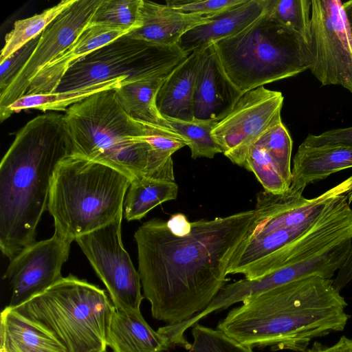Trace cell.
Masks as SVG:
<instances>
[{
    "label": "cell",
    "instance_id": "cell-40",
    "mask_svg": "<svg viewBox=\"0 0 352 352\" xmlns=\"http://www.w3.org/2000/svg\"><path fill=\"white\" fill-rule=\"evenodd\" d=\"M0 352H3L2 351H0Z\"/></svg>",
    "mask_w": 352,
    "mask_h": 352
},
{
    "label": "cell",
    "instance_id": "cell-18",
    "mask_svg": "<svg viewBox=\"0 0 352 352\" xmlns=\"http://www.w3.org/2000/svg\"><path fill=\"white\" fill-rule=\"evenodd\" d=\"M266 0H245L212 16L210 22L192 28L179 40L177 46L190 54L199 48L234 36L258 19L265 11Z\"/></svg>",
    "mask_w": 352,
    "mask_h": 352
},
{
    "label": "cell",
    "instance_id": "cell-23",
    "mask_svg": "<svg viewBox=\"0 0 352 352\" xmlns=\"http://www.w3.org/2000/svg\"><path fill=\"white\" fill-rule=\"evenodd\" d=\"M170 72L142 80H126L115 89L121 107L137 120L173 131L168 121L161 116L156 105L157 92Z\"/></svg>",
    "mask_w": 352,
    "mask_h": 352
},
{
    "label": "cell",
    "instance_id": "cell-25",
    "mask_svg": "<svg viewBox=\"0 0 352 352\" xmlns=\"http://www.w3.org/2000/svg\"><path fill=\"white\" fill-rule=\"evenodd\" d=\"M177 193L175 182L148 177L135 178L124 201V217L129 221L140 220L157 206L175 199Z\"/></svg>",
    "mask_w": 352,
    "mask_h": 352
},
{
    "label": "cell",
    "instance_id": "cell-10",
    "mask_svg": "<svg viewBox=\"0 0 352 352\" xmlns=\"http://www.w3.org/2000/svg\"><path fill=\"white\" fill-rule=\"evenodd\" d=\"M309 47V70L322 85L352 94V36L341 1L311 0Z\"/></svg>",
    "mask_w": 352,
    "mask_h": 352
},
{
    "label": "cell",
    "instance_id": "cell-11",
    "mask_svg": "<svg viewBox=\"0 0 352 352\" xmlns=\"http://www.w3.org/2000/svg\"><path fill=\"white\" fill-rule=\"evenodd\" d=\"M122 213L111 223L75 241L106 287L115 308L140 311L144 297L138 271L122 244Z\"/></svg>",
    "mask_w": 352,
    "mask_h": 352
},
{
    "label": "cell",
    "instance_id": "cell-14",
    "mask_svg": "<svg viewBox=\"0 0 352 352\" xmlns=\"http://www.w3.org/2000/svg\"><path fill=\"white\" fill-rule=\"evenodd\" d=\"M71 243L54 232L51 238L35 241L10 260L3 276L11 289L8 306L15 307L60 280Z\"/></svg>",
    "mask_w": 352,
    "mask_h": 352
},
{
    "label": "cell",
    "instance_id": "cell-19",
    "mask_svg": "<svg viewBox=\"0 0 352 352\" xmlns=\"http://www.w3.org/2000/svg\"><path fill=\"white\" fill-rule=\"evenodd\" d=\"M204 47L191 52L162 84L157 94L156 105L165 119L193 120L195 81Z\"/></svg>",
    "mask_w": 352,
    "mask_h": 352
},
{
    "label": "cell",
    "instance_id": "cell-15",
    "mask_svg": "<svg viewBox=\"0 0 352 352\" xmlns=\"http://www.w3.org/2000/svg\"><path fill=\"white\" fill-rule=\"evenodd\" d=\"M241 96L226 75L213 44L206 46L195 81L193 120L221 121Z\"/></svg>",
    "mask_w": 352,
    "mask_h": 352
},
{
    "label": "cell",
    "instance_id": "cell-20",
    "mask_svg": "<svg viewBox=\"0 0 352 352\" xmlns=\"http://www.w3.org/2000/svg\"><path fill=\"white\" fill-rule=\"evenodd\" d=\"M349 168H352V147L300 144L293 160L289 190L302 195L309 184Z\"/></svg>",
    "mask_w": 352,
    "mask_h": 352
},
{
    "label": "cell",
    "instance_id": "cell-26",
    "mask_svg": "<svg viewBox=\"0 0 352 352\" xmlns=\"http://www.w3.org/2000/svg\"><path fill=\"white\" fill-rule=\"evenodd\" d=\"M74 0H63L32 16L16 21L13 29L5 36L0 63L27 43L40 35L47 26Z\"/></svg>",
    "mask_w": 352,
    "mask_h": 352
},
{
    "label": "cell",
    "instance_id": "cell-30",
    "mask_svg": "<svg viewBox=\"0 0 352 352\" xmlns=\"http://www.w3.org/2000/svg\"><path fill=\"white\" fill-rule=\"evenodd\" d=\"M311 0H266L274 18L301 35L309 44Z\"/></svg>",
    "mask_w": 352,
    "mask_h": 352
},
{
    "label": "cell",
    "instance_id": "cell-4",
    "mask_svg": "<svg viewBox=\"0 0 352 352\" xmlns=\"http://www.w3.org/2000/svg\"><path fill=\"white\" fill-rule=\"evenodd\" d=\"M64 116L72 154L114 168L131 181L148 177L175 182L173 160L156 155L146 140L148 124L123 109L115 89L72 104Z\"/></svg>",
    "mask_w": 352,
    "mask_h": 352
},
{
    "label": "cell",
    "instance_id": "cell-39",
    "mask_svg": "<svg viewBox=\"0 0 352 352\" xmlns=\"http://www.w3.org/2000/svg\"><path fill=\"white\" fill-rule=\"evenodd\" d=\"M343 10L352 36V0L343 3Z\"/></svg>",
    "mask_w": 352,
    "mask_h": 352
},
{
    "label": "cell",
    "instance_id": "cell-12",
    "mask_svg": "<svg viewBox=\"0 0 352 352\" xmlns=\"http://www.w3.org/2000/svg\"><path fill=\"white\" fill-rule=\"evenodd\" d=\"M283 100L280 91L264 86L243 94L212 131L222 153L244 168L251 147L265 131L282 121Z\"/></svg>",
    "mask_w": 352,
    "mask_h": 352
},
{
    "label": "cell",
    "instance_id": "cell-7",
    "mask_svg": "<svg viewBox=\"0 0 352 352\" xmlns=\"http://www.w3.org/2000/svg\"><path fill=\"white\" fill-rule=\"evenodd\" d=\"M232 84L243 94L309 69V44L265 12L239 34L213 44Z\"/></svg>",
    "mask_w": 352,
    "mask_h": 352
},
{
    "label": "cell",
    "instance_id": "cell-29",
    "mask_svg": "<svg viewBox=\"0 0 352 352\" xmlns=\"http://www.w3.org/2000/svg\"><path fill=\"white\" fill-rule=\"evenodd\" d=\"M244 168L255 175L265 191L281 194L289 189L275 162L257 142L251 147Z\"/></svg>",
    "mask_w": 352,
    "mask_h": 352
},
{
    "label": "cell",
    "instance_id": "cell-22",
    "mask_svg": "<svg viewBox=\"0 0 352 352\" xmlns=\"http://www.w3.org/2000/svg\"><path fill=\"white\" fill-rule=\"evenodd\" d=\"M0 321L3 352H67L54 338L9 306L2 310Z\"/></svg>",
    "mask_w": 352,
    "mask_h": 352
},
{
    "label": "cell",
    "instance_id": "cell-5",
    "mask_svg": "<svg viewBox=\"0 0 352 352\" xmlns=\"http://www.w3.org/2000/svg\"><path fill=\"white\" fill-rule=\"evenodd\" d=\"M131 179L120 170L70 154L52 179L47 210L55 233L73 241L113 221L122 213Z\"/></svg>",
    "mask_w": 352,
    "mask_h": 352
},
{
    "label": "cell",
    "instance_id": "cell-13",
    "mask_svg": "<svg viewBox=\"0 0 352 352\" xmlns=\"http://www.w3.org/2000/svg\"><path fill=\"white\" fill-rule=\"evenodd\" d=\"M102 1L74 0L47 26L29 60L8 87L0 93V115L25 96L32 79L74 42L90 24Z\"/></svg>",
    "mask_w": 352,
    "mask_h": 352
},
{
    "label": "cell",
    "instance_id": "cell-17",
    "mask_svg": "<svg viewBox=\"0 0 352 352\" xmlns=\"http://www.w3.org/2000/svg\"><path fill=\"white\" fill-rule=\"evenodd\" d=\"M140 21L141 26L126 36L153 45L173 46L186 32L210 23V18L183 13L166 4L142 0Z\"/></svg>",
    "mask_w": 352,
    "mask_h": 352
},
{
    "label": "cell",
    "instance_id": "cell-24",
    "mask_svg": "<svg viewBox=\"0 0 352 352\" xmlns=\"http://www.w3.org/2000/svg\"><path fill=\"white\" fill-rule=\"evenodd\" d=\"M129 80L127 76L120 77L105 82L75 90L54 92L47 94L24 96L10 104L0 115L1 122L8 119L14 113L27 109H36L41 111H65L72 104L79 102L97 93L116 89Z\"/></svg>",
    "mask_w": 352,
    "mask_h": 352
},
{
    "label": "cell",
    "instance_id": "cell-8",
    "mask_svg": "<svg viewBox=\"0 0 352 352\" xmlns=\"http://www.w3.org/2000/svg\"><path fill=\"white\" fill-rule=\"evenodd\" d=\"M256 204L261 208V214L233 254L228 275L241 274L256 280L267 274L277 255L321 212L315 199H306L289 189L281 194L259 192Z\"/></svg>",
    "mask_w": 352,
    "mask_h": 352
},
{
    "label": "cell",
    "instance_id": "cell-35",
    "mask_svg": "<svg viewBox=\"0 0 352 352\" xmlns=\"http://www.w3.org/2000/svg\"><path fill=\"white\" fill-rule=\"evenodd\" d=\"M301 144L309 147L333 145L352 147V126L327 131L318 135L309 134Z\"/></svg>",
    "mask_w": 352,
    "mask_h": 352
},
{
    "label": "cell",
    "instance_id": "cell-32",
    "mask_svg": "<svg viewBox=\"0 0 352 352\" xmlns=\"http://www.w3.org/2000/svg\"><path fill=\"white\" fill-rule=\"evenodd\" d=\"M192 342L187 352H254L221 330L196 324L192 329Z\"/></svg>",
    "mask_w": 352,
    "mask_h": 352
},
{
    "label": "cell",
    "instance_id": "cell-28",
    "mask_svg": "<svg viewBox=\"0 0 352 352\" xmlns=\"http://www.w3.org/2000/svg\"><path fill=\"white\" fill-rule=\"evenodd\" d=\"M142 0H102L91 20L131 32L141 26L140 8Z\"/></svg>",
    "mask_w": 352,
    "mask_h": 352
},
{
    "label": "cell",
    "instance_id": "cell-31",
    "mask_svg": "<svg viewBox=\"0 0 352 352\" xmlns=\"http://www.w3.org/2000/svg\"><path fill=\"white\" fill-rule=\"evenodd\" d=\"M256 142L266 150L285 181L291 185L292 140L283 122L270 128Z\"/></svg>",
    "mask_w": 352,
    "mask_h": 352
},
{
    "label": "cell",
    "instance_id": "cell-37",
    "mask_svg": "<svg viewBox=\"0 0 352 352\" xmlns=\"http://www.w3.org/2000/svg\"><path fill=\"white\" fill-rule=\"evenodd\" d=\"M352 280V245L349 254L343 265L337 272L336 278L333 279L334 287L340 291Z\"/></svg>",
    "mask_w": 352,
    "mask_h": 352
},
{
    "label": "cell",
    "instance_id": "cell-34",
    "mask_svg": "<svg viewBox=\"0 0 352 352\" xmlns=\"http://www.w3.org/2000/svg\"><path fill=\"white\" fill-rule=\"evenodd\" d=\"M41 34L33 38L0 63V93L13 81L34 52Z\"/></svg>",
    "mask_w": 352,
    "mask_h": 352
},
{
    "label": "cell",
    "instance_id": "cell-3",
    "mask_svg": "<svg viewBox=\"0 0 352 352\" xmlns=\"http://www.w3.org/2000/svg\"><path fill=\"white\" fill-rule=\"evenodd\" d=\"M72 153L63 114L37 116L16 133L0 164V248L10 260L35 242L57 166Z\"/></svg>",
    "mask_w": 352,
    "mask_h": 352
},
{
    "label": "cell",
    "instance_id": "cell-6",
    "mask_svg": "<svg viewBox=\"0 0 352 352\" xmlns=\"http://www.w3.org/2000/svg\"><path fill=\"white\" fill-rule=\"evenodd\" d=\"M67 352H106L115 307L106 292L72 274L11 307Z\"/></svg>",
    "mask_w": 352,
    "mask_h": 352
},
{
    "label": "cell",
    "instance_id": "cell-33",
    "mask_svg": "<svg viewBox=\"0 0 352 352\" xmlns=\"http://www.w3.org/2000/svg\"><path fill=\"white\" fill-rule=\"evenodd\" d=\"M245 0H171L166 4L183 13L198 14L210 18L223 12L235 6L243 3Z\"/></svg>",
    "mask_w": 352,
    "mask_h": 352
},
{
    "label": "cell",
    "instance_id": "cell-1",
    "mask_svg": "<svg viewBox=\"0 0 352 352\" xmlns=\"http://www.w3.org/2000/svg\"><path fill=\"white\" fill-rule=\"evenodd\" d=\"M261 208L191 222L184 235L166 221L144 223L134 237L143 296L154 319L181 323L204 311L230 280V261L258 219Z\"/></svg>",
    "mask_w": 352,
    "mask_h": 352
},
{
    "label": "cell",
    "instance_id": "cell-16",
    "mask_svg": "<svg viewBox=\"0 0 352 352\" xmlns=\"http://www.w3.org/2000/svg\"><path fill=\"white\" fill-rule=\"evenodd\" d=\"M129 32L102 24H90L74 42L47 64L30 82L25 96L54 93L75 62Z\"/></svg>",
    "mask_w": 352,
    "mask_h": 352
},
{
    "label": "cell",
    "instance_id": "cell-21",
    "mask_svg": "<svg viewBox=\"0 0 352 352\" xmlns=\"http://www.w3.org/2000/svg\"><path fill=\"white\" fill-rule=\"evenodd\" d=\"M112 352H166L171 346L168 338L146 322L140 311L115 308L107 336Z\"/></svg>",
    "mask_w": 352,
    "mask_h": 352
},
{
    "label": "cell",
    "instance_id": "cell-9",
    "mask_svg": "<svg viewBox=\"0 0 352 352\" xmlns=\"http://www.w3.org/2000/svg\"><path fill=\"white\" fill-rule=\"evenodd\" d=\"M190 54L124 35L81 58L67 69L54 92L75 90L127 76L133 81L173 71Z\"/></svg>",
    "mask_w": 352,
    "mask_h": 352
},
{
    "label": "cell",
    "instance_id": "cell-36",
    "mask_svg": "<svg viewBox=\"0 0 352 352\" xmlns=\"http://www.w3.org/2000/svg\"><path fill=\"white\" fill-rule=\"evenodd\" d=\"M303 352H352V339L342 336L337 342L330 346L315 341Z\"/></svg>",
    "mask_w": 352,
    "mask_h": 352
},
{
    "label": "cell",
    "instance_id": "cell-27",
    "mask_svg": "<svg viewBox=\"0 0 352 352\" xmlns=\"http://www.w3.org/2000/svg\"><path fill=\"white\" fill-rule=\"evenodd\" d=\"M166 120L172 129L187 142L192 159L213 158L216 154L222 153L220 146L212 135V131L217 122Z\"/></svg>",
    "mask_w": 352,
    "mask_h": 352
},
{
    "label": "cell",
    "instance_id": "cell-2",
    "mask_svg": "<svg viewBox=\"0 0 352 352\" xmlns=\"http://www.w3.org/2000/svg\"><path fill=\"white\" fill-rule=\"evenodd\" d=\"M217 329L248 346L303 352L314 339L344 330L350 316L333 279L311 276L243 300Z\"/></svg>",
    "mask_w": 352,
    "mask_h": 352
},
{
    "label": "cell",
    "instance_id": "cell-38",
    "mask_svg": "<svg viewBox=\"0 0 352 352\" xmlns=\"http://www.w3.org/2000/svg\"><path fill=\"white\" fill-rule=\"evenodd\" d=\"M166 223L170 230L176 235H184L191 229V222L182 214L172 215Z\"/></svg>",
    "mask_w": 352,
    "mask_h": 352
},
{
    "label": "cell",
    "instance_id": "cell-41",
    "mask_svg": "<svg viewBox=\"0 0 352 352\" xmlns=\"http://www.w3.org/2000/svg\"><path fill=\"white\" fill-rule=\"evenodd\" d=\"M106 352H107V351H106Z\"/></svg>",
    "mask_w": 352,
    "mask_h": 352
}]
</instances>
